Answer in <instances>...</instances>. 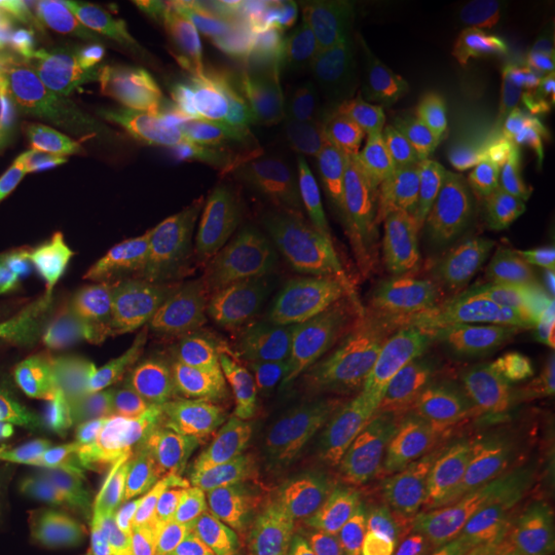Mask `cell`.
Masks as SVG:
<instances>
[{"label": "cell", "instance_id": "6da1fadb", "mask_svg": "<svg viewBox=\"0 0 555 555\" xmlns=\"http://www.w3.org/2000/svg\"><path fill=\"white\" fill-rule=\"evenodd\" d=\"M10 244L50 331L133 358L204 396L254 411L309 408L315 379L250 339L210 299L139 262L75 185L16 160Z\"/></svg>", "mask_w": 555, "mask_h": 555}, {"label": "cell", "instance_id": "7a4b0ae2", "mask_svg": "<svg viewBox=\"0 0 555 555\" xmlns=\"http://www.w3.org/2000/svg\"><path fill=\"white\" fill-rule=\"evenodd\" d=\"M302 275L379 324L473 343L488 281L456 229L426 204L312 198L299 214Z\"/></svg>", "mask_w": 555, "mask_h": 555}, {"label": "cell", "instance_id": "3957f363", "mask_svg": "<svg viewBox=\"0 0 555 555\" xmlns=\"http://www.w3.org/2000/svg\"><path fill=\"white\" fill-rule=\"evenodd\" d=\"M83 192L127 250L173 287L198 294L235 259L297 244L302 204L250 207L222 155L201 145L112 149Z\"/></svg>", "mask_w": 555, "mask_h": 555}, {"label": "cell", "instance_id": "277c9868", "mask_svg": "<svg viewBox=\"0 0 555 555\" xmlns=\"http://www.w3.org/2000/svg\"><path fill=\"white\" fill-rule=\"evenodd\" d=\"M306 349L364 377L416 423L444 436L525 441L553 426L537 383L500 374L476 343L358 324L302 334Z\"/></svg>", "mask_w": 555, "mask_h": 555}, {"label": "cell", "instance_id": "5b68a950", "mask_svg": "<svg viewBox=\"0 0 555 555\" xmlns=\"http://www.w3.org/2000/svg\"><path fill=\"white\" fill-rule=\"evenodd\" d=\"M244 75L386 142H414L386 100L374 62L343 56L327 38L284 13L238 3H189Z\"/></svg>", "mask_w": 555, "mask_h": 555}, {"label": "cell", "instance_id": "8992f818", "mask_svg": "<svg viewBox=\"0 0 555 555\" xmlns=\"http://www.w3.org/2000/svg\"><path fill=\"white\" fill-rule=\"evenodd\" d=\"M108 56L120 78H137L167 96L222 105L244 118L294 124L291 105L244 75L189 3L127 0L102 10Z\"/></svg>", "mask_w": 555, "mask_h": 555}, {"label": "cell", "instance_id": "52a82bcc", "mask_svg": "<svg viewBox=\"0 0 555 555\" xmlns=\"http://www.w3.org/2000/svg\"><path fill=\"white\" fill-rule=\"evenodd\" d=\"M68 392L96 438V448L192 473L195 466L254 460V448L238 426L222 423L137 374L75 367L68 374Z\"/></svg>", "mask_w": 555, "mask_h": 555}, {"label": "cell", "instance_id": "ba28073f", "mask_svg": "<svg viewBox=\"0 0 555 555\" xmlns=\"http://www.w3.org/2000/svg\"><path fill=\"white\" fill-rule=\"evenodd\" d=\"M485 68L531 149L525 167L531 185L555 207V50L513 16V7H503Z\"/></svg>", "mask_w": 555, "mask_h": 555}, {"label": "cell", "instance_id": "9c48e42d", "mask_svg": "<svg viewBox=\"0 0 555 555\" xmlns=\"http://www.w3.org/2000/svg\"><path fill=\"white\" fill-rule=\"evenodd\" d=\"M50 334L13 244H7L0 250V456L35 423L47 386Z\"/></svg>", "mask_w": 555, "mask_h": 555}, {"label": "cell", "instance_id": "30bf717a", "mask_svg": "<svg viewBox=\"0 0 555 555\" xmlns=\"http://www.w3.org/2000/svg\"><path fill=\"white\" fill-rule=\"evenodd\" d=\"M53 473L68 488L78 518L149 509L170 496L195 491L201 485V473L170 469L108 448H93L87 454L72 456Z\"/></svg>", "mask_w": 555, "mask_h": 555}, {"label": "cell", "instance_id": "8fae6325", "mask_svg": "<svg viewBox=\"0 0 555 555\" xmlns=\"http://www.w3.org/2000/svg\"><path fill=\"white\" fill-rule=\"evenodd\" d=\"M100 7L56 3V0H0V28L20 38L40 60L65 65L80 75H102L124 87L108 47L100 35ZM105 10V7H102Z\"/></svg>", "mask_w": 555, "mask_h": 555}, {"label": "cell", "instance_id": "7c38bea8", "mask_svg": "<svg viewBox=\"0 0 555 555\" xmlns=\"http://www.w3.org/2000/svg\"><path fill=\"white\" fill-rule=\"evenodd\" d=\"M28 139L38 155L68 170L72 182H83L96 173L105 149V112L93 87L56 83L40 90L28 120Z\"/></svg>", "mask_w": 555, "mask_h": 555}, {"label": "cell", "instance_id": "4fadbf2b", "mask_svg": "<svg viewBox=\"0 0 555 555\" xmlns=\"http://www.w3.org/2000/svg\"><path fill=\"white\" fill-rule=\"evenodd\" d=\"M232 182L238 189L244 204L250 207H278L287 204L291 192L312 173L315 152L312 142L299 133H269L238 145L232 155H225Z\"/></svg>", "mask_w": 555, "mask_h": 555}, {"label": "cell", "instance_id": "5bb4252c", "mask_svg": "<svg viewBox=\"0 0 555 555\" xmlns=\"http://www.w3.org/2000/svg\"><path fill=\"white\" fill-rule=\"evenodd\" d=\"M75 521V500L53 473L38 494L22 506L20 516L0 531V555H53L72 534Z\"/></svg>", "mask_w": 555, "mask_h": 555}, {"label": "cell", "instance_id": "9a60e30c", "mask_svg": "<svg viewBox=\"0 0 555 555\" xmlns=\"http://www.w3.org/2000/svg\"><path fill=\"white\" fill-rule=\"evenodd\" d=\"M404 10L433 38L448 43L463 60L481 62V65L503 22V7H481V3H408Z\"/></svg>", "mask_w": 555, "mask_h": 555}, {"label": "cell", "instance_id": "2e32d148", "mask_svg": "<svg viewBox=\"0 0 555 555\" xmlns=\"http://www.w3.org/2000/svg\"><path fill=\"white\" fill-rule=\"evenodd\" d=\"M40 56L0 28V152L28 133L40 96Z\"/></svg>", "mask_w": 555, "mask_h": 555}, {"label": "cell", "instance_id": "e0dca14e", "mask_svg": "<svg viewBox=\"0 0 555 555\" xmlns=\"http://www.w3.org/2000/svg\"><path fill=\"white\" fill-rule=\"evenodd\" d=\"M516 294L531 327L555 349V250L518 259Z\"/></svg>", "mask_w": 555, "mask_h": 555}, {"label": "cell", "instance_id": "ac0fdd59", "mask_svg": "<svg viewBox=\"0 0 555 555\" xmlns=\"http://www.w3.org/2000/svg\"><path fill=\"white\" fill-rule=\"evenodd\" d=\"M516 16L537 40H543L546 47L555 50V3H516L513 7Z\"/></svg>", "mask_w": 555, "mask_h": 555}, {"label": "cell", "instance_id": "d6986e66", "mask_svg": "<svg viewBox=\"0 0 555 555\" xmlns=\"http://www.w3.org/2000/svg\"><path fill=\"white\" fill-rule=\"evenodd\" d=\"M10 214H13V182H10V160L0 158V250L10 244Z\"/></svg>", "mask_w": 555, "mask_h": 555}, {"label": "cell", "instance_id": "ffe728a7", "mask_svg": "<svg viewBox=\"0 0 555 555\" xmlns=\"http://www.w3.org/2000/svg\"><path fill=\"white\" fill-rule=\"evenodd\" d=\"M540 389H543V396H546V401H550V408H553L555 414V367L546 377L540 379Z\"/></svg>", "mask_w": 555, "mask_h": 555}]
</instances>
